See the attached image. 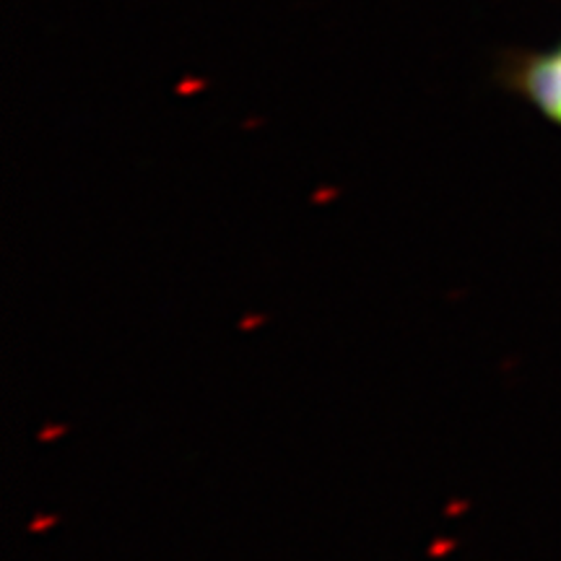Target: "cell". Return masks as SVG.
Segmentation results:
<instances>
[{
  "label": "cell",
  "instance_id": "cell-1",
  "mask_svg": "<svg viewBox=\"0 0 561 561\" xmlns=\"http://www.w3.org/2000/svg\"><path fill=\"white\" fill-rule=\"evenodd\" d=\"M496 81L546 123L561 128V39L541 50H512L500 60Z\"/></svg>",
  "mask_w": 561,
  "mask_h": 561
}]
</instances>
